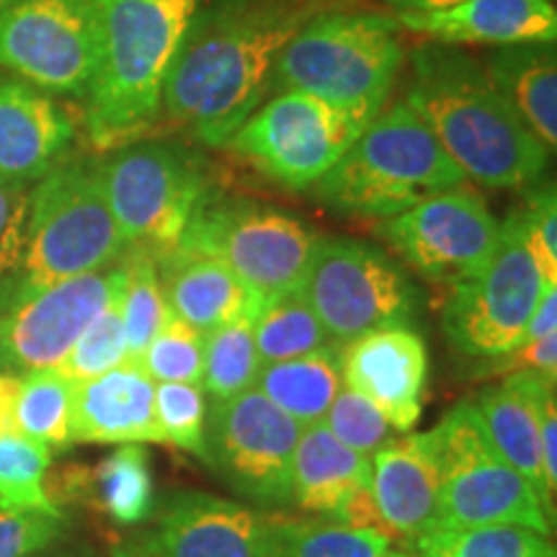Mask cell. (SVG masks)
I'll return each mask as SVG.
<instances>
[{
	"label": "cell",
	"instance_id": "24",
	"mask_svg": "<svg viewBox=\"0 0 557 557\" xmlns=\"http://www.w3.org/2000/svg\"><path fill=\"white\" fill-rule=\"evenodd\" d=\"M158 276L165 302L176 318L207 333L238 318H256L261 299L220 261L191 250L173 248L158 259Z\"/></svg>",
	"mask_w": 557,
	"mask_h": 557
},
{
	"label": "cell",
	"instance_id": "9",
	"mask_svg": "<svg viewBox=\"0 0 557 557\" xmlns=\"http://www.w3.org/2000/svg\"><path fill=\"white\" fill-rule=\"evenodd\" d=\"M0 67L39 90L88 99L101 67L96 0H11L0 9Z\"/></svg>",
	"mask_w": 557,
	"mask_h": 557
},
{
	"label": "cell",
	"instance_id": "34",
	"mask_svg": "<svg viewBox=\"0 0 557 557\" xmlns=\"http://www.w3.org/2000/svg\"><path fill=\"white\" fill-rule=\"evenodd\" d=\"M259 372L261 361L253 341V318H238L207 333L201 389L212 403L230 400L246 389H253Z\"/></svg>",
	"mask_w": 557,
	"mask_h": 557
},
{
	"label": "cell",
	"instance_id": "6",
	"mask_svg": "<svg viewBox=\"0 0 557 557\" xmlns=\"http://www.w3.org/2000/svg\"><path fill=\"white\" fill-rule=\"evenodd\" d=\"M90 160L58 163L32 186L29 230L21 278L13 292H29L114 267L127 250Z\"/></svg>",
	"mask_w": 557,
	"mask_h": 557
},
{
	"label": "cell",
	"instance_id": "18",
	"mask_svg": "<svg viewBox=\"0 0 557 557\" xmlns=\"http://www.w3.org/2000/svg\"><path fill=\"white\" fill-rule=\"evenodd\" d=\"M436 524H513L534 529L545 537L553 532L537 491L493 449L462 459L438 475Z\"/></svg>",
	"mask_w": 557,
	"mask_h": 557
},
{
	"label": "cell",
	"instance_id": "28",
	"mask_svg": "<svg viewBox=\"0 0 557 557\" xmlns=\"http://www.w3.org/2000/svg\"><path fill=\"white\" fill-rule=\"evenodd\" d=\"M88 493L111 521L135 527L156 513V483L143 444H122L88 475Z\"/></svg>",
	"mask_w": 557,
	"mask_h": 557
},
{
	"label": "cell",
	"instance_id": "38",
	"mask_svg": "<svg viewBox=\"0 0 557 557\" xmlns=\"http://www.w3.org/2000/svg\"><path fill=\"white\" fill-rule=\"evenodd\" d=\"M152 406H156L158 426L163 431V442L205 459L207 400L201 385L156 382Z\"/></svg>",
	"mask_w": 557,
	"mask_h": 557
},
{
	"label": "cell",
	"instance_id": "51",
	"mask_svg": "<svg viewBox=\"0 0 557 557\" xmlns=\"http://www.w3.org/2000/svg\"><path fill=\"white\" fill-rule=\"evenodd\" d=\"M11 3V0H0V9H3V5H9Z\"/></svg>",
	"mask_w": 557,
	"mask_h": 557
},
{
	"label": "cell",
	"instance_id": "41",
	"mask_svg": "<svg viewBox=\"0 0 557 557\" xmlns=\"http://www.w3.org/2000/svg\"><path fill=\"white\" fill-rule=\"evenodd\" d=\"M519 233L545 284H557V201L555 186L532 194L527 207L506 218Z\"/></svg>",
	"mask_w": 557,
	"mask_h": 557
},
{
	"label": "cell",
	"instance_id": "11",
	"mask_svg": "<svg viewBox=\"0 0 557 557\" xmlns=\"http://www.w3.org/2000/svg\"><path fill=\"white\" fill-rule=\"evenodd\" d=\"M367 124L331 103L284 88L248 116L227 148L292 189H310L333 171Z\"/></svg>",
	"mask_w": 557,
	"mask_h": 557
},
{
	"label": "cell",
	"instance_id": "39",
	"mask_svg": "<svg viewBox=\"0 0 557 557\" xmlns=\"http://www.w3.org/2000/svg\"><path fill=\"white\" fill-rule=\"evenodd\" d=\"M320 423L341 444H346L348 449L364 457H374V451L385 447L389 438H393V426L387 423V418L372 403L351 393L348 387H341L336 400L331 403L329 413Z\"/></svg>",
	"mask_w": 557,
	"mask_h": 557
},
{
	"label": "cell",
	"instance_id": "1",
	"mask_svg": "<svg viewBox=\"0 0 557 557\" xmlns=\"http://www.w3.org/2000/svg\"><path fill=\"white\" fill-rule=\"evenodd\" d=\"M287 5H233L194 21L163 88V109L201 143L222 148L259 109L276 62L302 29Z\"/></svg>",
	"mask_w": 557,
	"mask_h": 557
},
{
	"label": "cell",
	"instance_id": "26",
	"mask_svg": "<svg viewBox=\"0 0 557 557\" xmlns=\"http://www.w3.org/2000/svg\"><path fill=\"white\" fill-rule=\"evenodd\" d=\"M485 70L500 96L553 152L557 145V60L553 45L500 47Z\"/></svg>",
	"mask_w": 557,
	"mask_h": 557
},
{
	"label": "cell",
	"instance_id": "50",
	"mask_svg": "<svg viewBox=\"0 0 557 557\" xmlns=\"http://www.w3.org/2000/svg\"><path fill=\"white\" fill-rule=\"evenodd\" d=\"M385 557H408V555L398 553V549H387V555H385Z\"/></svg>",
	"mask_w": 557,
	"mask_h": 557
},
{
	"label": "cell",
	"instance_id": "31",
	"mask_svg": "<svg viewBox=\"0 0 557 557\" xmlns=\"http://www.w3.org/2000/svg\"><path fill=\"white\" fill-rule=\"evenodd\" d=\"M387 540L331 519H284L271 513L269 557H385Z\"/></svg>",
	"mask_w": 557,
	"mask_h": 557
},
{
	"label": "cell",
	"instance_id": "25",
	"mask_svg": "<svg viewBox=\"0 0 557 557\" xmlns=\"http://www.w3.org/2000/svg\"><path fill=\"white\" fill-rule=\"evenodd\" d=\"M372 480V459L341 444L323 423L305 426L292 455L289 504L331 519L341 504Z\"/></svg>",
	"mask_w": 557,
	"mask_h": 557
},
{
	"label": "cell",
	"instance_id": "15",
	"mask_svg": "<svg viewBox=\"0 0 557 557\" xmlns=\"http://www.w3.org/2000/svg\"><path fill=\"white\" fill-rule=\"evenodd\" d=\"M380 233L418 274L451 287L491 263L500 222L475 189L459 184L385 220Z\"/></svg>",
	"mask_w": 557,
	"mask_h": 557
},
{
	"label": "cell",
	"instance_id": "47",
	"mask_svg": "<svg viewBox=\"0 0 557 557\" xmlns=\"http://www.w3.org/2000/svg\"><path fill=\"white\" fill-rule=\"evenodd\" d=\"M16 393H18V377L0 372V434L16 429Z\"/></svg>",
	"mask_w": 557,
	"mask_h": 557
},
{
	"label": "cell",
	"instance_id": "49",
	"mask_svg": "<svg viewBox=\"0 0 557 557\" xmlns=\"http://www.w3.org/2000/svg\"><path fill=\"white\" fill-rule=\"evenodd\" d=\"M111 557H160L158 549L152 547L148 534H139V537L124 542V545H116Z\"/></svg>",
	"mask_w": 557,
	"mask_h": 557
},
{
	"label": "cell",
	"instance_id": "44",
	"mask_svg": "<svg viewBox=\"0 0 557 557\" xmlns=\"http://www.w3.org/2000/svg\"><path fill=\"white\" fill-rule=\"evenodd\" d=\"M331 521H338V524H346L351 529H364V532H372V534H377V537L387 540L389 545L403 542L400 534L395 532V529L385 521V517L380 513V508H377V504H374L369 485L354 491L351 496L341 504L338 511L333 513Z\"/></svg>",
	"mask_w": 557,
	"mask_h": 557
},
{
	"label": "cell",
	"instance_id": "33",
	"mask_svg": "<svg viewBox=\"0 0 557 557\" xmlns=\"http://www.w3.org/2000/svg\"><path fill=\"white\" fill-rule=\"evenodd\" d=\"M124 267V331H127L129 361H137L158 336L171 315L158 276V259L148 248L129 246L122 256Z\"/></svg>",
	"mask_w": 557,
	"mask_h": 557
},
{
	"label": "cell",
	"instance_id": "40",
	"mask_svg": "<svg viewBox=\"0 0 557 557\" xmlns=\"http://www.w3.org/2000/svg\"><path fill=\"white\" fill-rule=\"evenodd\" d=\"M32 186L0 176V299L16 289L26 253Z\"/></svg>",
	"mask_w": 557,
	"mask_h": 557
},
{
	"label": "cell",
	"instance_id": "3",
	"mask_svg": "<svg viewBox=\"0 0 557 557\" xmlns=\"http://www.w3.org/2000/svg\"><path fill=\"white\" fill-rule=\"evenodd\" d=\"M201 0H96L101 67L86 124L99 148L129 145L156 127L163 88Z\"/></svg>",
	"mask_w": 557,
	"mask_h": 557
},
{
	"label": "cell",
	"instance_id": "5",
	"mask_svg": "<svg viewBox=\"0 0 557 557\" xmlns=\"http://www.w3.org/2000/svg\"><path fill=\"white\" fill-rule=\"evenodd\" d=\"M398 32V21L385 13H323L289 39L276 78L369 124L385 109L403 67Z\"/></svg>",
	"mask_w": 557,
	"mask_h": 557
},
{
	"label": "cell",
	"instance_id": "16",
	"mask_svg": "<svg viewBox=\"0 0 557 557\" xmlns=\"http://www.w3.org/2000/svg\"><path fill=\"white\" fill-rule=\"evenodd\" d=\"M148 537L160 557H269L271 513L209 493H171Z\"/></svg>",
	"mask_w": 557,
	"mask_h": 557
},
{
	"label": "cell",
	"instance_id": "46",
	"mask_svg": "<svg viewBox=\"0 0 557 557\" xmlns=\"http://www.w3.org/2000/svg\"><path fill=\"white\" fill-rule=\"evenodd\" d=\"M549 333H557V284H545L542 297L529 318L524 341L545 338Z\"/></svg>",
	"mask_w": 557,
	"mask_h": 557
},
{
	"label": "cell",
	"instance_id": "8",
	"mask_svg": "<svg viewBox=\"0 0 557 557\" xmlns=\"http://www.w3.org/2000/svg\"><path fill=\"white\" fill-rule=\"evenodd\" d=\"M315 238L302 220L278 209L201 197L176 248L220 261L267 302L302 287Z\"/></svg>",
	"mask_w": 557,
	"mask_h": 557
},
{
	"label": "cell",
	"instance_id": "14",
	"mask_svg": "<svg viewBox=\"0 0 557 557\" xmlns=\"http://www.w3.org/2000/svg\"><path fill=\"white\" fill-rule=\"evenodd\" d=\"M124 284L122 259L94 274L0 299V372L26 377L58 369L70 348Z\"/></svg>",
	"mask_w": 557,
	"mask_h": 557
},
{
	"label": "cell",
	"instance_id": "2",
	"mask_svg": "<svg viewBox=\"0 0 557 557\" xmlns=\"http://www.w3.org/2000/svg\"><path fill=\"white\" fill-rule=\"evenodd\" d=\"M406 103L465 178L485 189H527L547 169L549 150L493 86L485 65L449 45L413 52Z\"/></svg>",
	"mask_w": 557,
	"mask_h": 557
},
{
	"label": "cell",
	"instance_id": "43",
	"mask_svg": "<svg viewBox=\"0 0 557 557\" xmlns=\"http://www.w3.org/2000/svg\"><path fill=\"white\" fill-rule=\"evenodd\" d=\"M529 372L545 377L549 385H555L557 377V333H549L545 338L524 341L513 351L496 357L491 374H517Z\"/></svg>",
	"mask_w": 557,
	"mask_h": 557
},
{
	"label": "cell",
	"instance_id": "29",
	"mask_svg": "<svg viewBox=\"0 0 557 557\" xmlns=\"http://www.w3.org/2000/svg\"><path fill=\"white\" fill-rule=\"evenodd\" d=\"M253 341L261 367L308 357L333 344L299 289L261 302L253 318Z\"/></svg>",
	"mask_w": 557,
	"mask_h": 557
},
{
	"label": "cell",
	"instance_id": "10",
	"mask_svg": "<svg viewBox=\"0 0 557 557\" xmlns=\"http://www.w3.org/2000/svg\"><path fill=\"white\" fill-rule=\"evenodd\" d=\"M101 186L127 246L171 253L205 197V176L186 150L160 143L124 145L99 165Z\"/></svg>",
	"mask_w": 557,
	"mask_h": 557
},
{
	"label": "cell",
	"instance_id": "13",
	"mask_svg": "<svg viewBox=\"0 0 557 557\" xmlns=\"http://www.w3.org/2000/svg\"><path fill=\"white\" fill-rule=\"evenodd\" d=\"M302 434L261 389H246L207 408L205 462L222 483L253 504H289L292 455Z\"/></svg>",
	"mask_w": 557,
	"mask_h": 557
},
{
	"label": "cell",
	"instance_id": "45",
	"mask_svg": "<svg viewBox=\"0 0 557 557\" xmlns=\"http://www.w3.org/2000/svg\"><path fill=\"white\" fill-rule=\"evenodd\" d=\"M540 451H542V478L549 498L557 496V406L555 389L540 403Z\"/></svg>",
	"mask_w": 557,
	"mask_h": 557
},
{
	"label": "cell",
	"instance_id": "48",
	"mask_svg": "<svg viewBox=\"0 0 557 557\" xmlns=\"http://www.w3.org/2000/svg\"><path fill=\"white\" fill-rule=\"evenodd\" d=\"M398 13H426V11H444L451 5L465 3V0H387Z\"/></svg>",
	"mask_w": 557,
	"mask_h": 557
},
{
	"label": "cell",
	"instance_id": "36",
	"mask_svg": "<svg viewBox=\"0 0 557 557\" xmlns=\"http://www.w3.org/2000/svg\"><path fill=\"white\" fill-rule=\"evenodd\" d=\"M124 284L114 292L107 308L90 320V325L81 333L75 346L62 359L58 367L70 382H86L109 372V369L129 361L127 354V331H124V312H122Z\"/></svg>",
	"mask_w": 557,
	"mask_h": 557
},
{
	"label": "cell",
	"instance_id": "30",
	"mask_svg": "<svg viewBox=\"0 0 557 557\" xmlns=\"http://www.w3.org/2000/svg\"><path fill=\"white\" fill-rule=\"evenodd\" d=\"M73 393L60 369H41L18 377L16 429L50 451L73 447Z\"/></svg>",
	"mask_w": 557,
	"mask_h": 557
},
{
	"label": "cell",
	"instance_id": "42",
	"mask_svg": "<svg viewBox=\"0 0 557 557\" xmlns=\"http://www.w3.org/2000/svg\"><path fill=\"white\" fill-rule=\"evenodd\" d=\"M65 513L0 508V557H34L60 537Z\"/></svg>",
	"mask_w": 557,
	"mask_h": 557
},
{
	"label": "cell",
	"instance_id": "23",
	"mask_svg": "<svg viewBox=\"0 0 557 557\" xmlns=\"http://www.w3.org/2000/svg\"><path fill=\"white\" fill-rule=\"evenodd\" d=\"M369 491L403 542L413 545L434 529L438 475L426 434L393 436L374 451Z\"/></svg>",
	"mask_w": 557,
	"mask_h": 557
},
{
	"label": "cell",
	"instance_id": "35",
	"mask_svg": "<svg viewBox=\"0 0 557 557\" xmlns=\"http://www.w3.org/2000/svg\"><path fill=\"white\" fill-rule=\"evenodd\" d=\"M52 451L21 431L0 434V508L62 513L47 498L45 480Z\"/></svg>",
	"mask_w": 557,
	"mask_h": 557
},
{
	"label": "cell",
	"instance_id": "20",
	"mask_svg": "<svg viewBox=\"0 0 557 557\" xmlns=\"http://www.w3.org/2000/svg\"><path fill=\"white\" fill-rule=\"evenodd\" d=\"M75 139V122L58 101L24 81L0 75V176L34 184Z\"/></svg>",
	"mask_w": 557,
	"mask_h": 557
},
{
	"label": "cell",
	"instance_id": "27",
	"mask_svg": "<svg viewBox=\"0 0 557 557\" xmlns=\"http://www.w3.org/2000/svg\"><path fill=\"white\" fill-rule=\"evenodd\" d=\"M341 346L344 344L333 341L308 357L261 367L256 389H261L278 410H284L302 429L315 426L344 387Z\"/></svg>",
	"mask_w": 557,
	"mask_h": 557
},
{
	"label": "cell",
	"instance_id": "22",
	"mask_svg": "<svg viewBox=\"0 0 557 557\" xmlns=\"http://www.w3.org/2000/svg\"><path fill=\"white\" fill-rule=\"evenodd\" d=\"M549 389H555V385H549L540 374H506L500 385L485 387L478 395L475 406L493 451L537 491L547 519L553 521L555 498H549L542 478L540 451V403Z\"/></svg>",
	"mask_w": 557,
	"mask_h": 557
},
{
	"label": "cell",
	"instance_id": "37",
	"mask_svg": "<svg viewBox=\"0 0 557 557\" xmlns=\"http://www.w3.org/2000/svg\"><path fill=\"white\" fill-rule=\"evenodd\" d=\"M137 364L148 372L152 382H181L201 385L205 372V333L171 312L150 346L145 348Z\"/></svg>",
	"mask_w": 557,
	"mask_h": 557
},
{
	"label": "cell",
	"instance_id": "32",
	"mask_svg": "<svg viewBox=\"0 0 557 557\" xmlns=\"http://www.w3.org/2000/svg\"><path fill=\"white\" fill-rule=\"evenodd\" d=\"M421 557H555L545 534L513 524L429 529L413 542Z\"/></svg>",
	"mask_w": 557,
	"mask_h": 557
},
{
	"label": "cell",
	"instance_id": "12",
	"mask_svg": "<svg viewBox=\"0 0 557 557\" xmlns=\"http://www.w3.org/2000/svg\"><path fill=\"white\" fill-rule=\"evenodd\" d=\"M545 278L511 222H500V243L491 263L465 282L451 284L442 325L465 357L496 359L524 344Z\"/></svg>",
	"mask_w": 557,
	"mask_h": 557
},
{
	"label": "cell",
	"instance_id": "7",
	"mask_svg": "<svg viewBox=\"0 0 557 557\" xmlns=\"http://www.w3.org/2000/svg\"><path fill=\"white\" fill-rule=\"evenodd\" d=\"M302 297L336 344L385 329H413L421 295L385 250L357 238L312 243Z\"/></svg>",
	"mask_w": 557,
	"mask_h": 557
},
{
	"label": "cell",
	"instance_id": "4",
	"mask_svg": "<svg viewBox=\"0 0 557 557\" xmlns=\"http://www.w3.org/2000/svg\"><path fill=\"white\" fill-rule=\"evenodd\" d=\"M465 181L426 124L400 101L359 132L315 189L338 212L389 220Z\"/></svg>",
	"mask_w": 557,
	"mask_h": 557
},
{
	"label": "cell",
	"instance_id": "19",
	"mask_svg": "<svg viewBox=\"0 0 557 557\" xmlns=\"http://www.w3.org/2000/svg\"><path fill=\"white\" fill-rule=\"evenodd\" d=\"M403 29L431 37L436 45H555L553 0H465L444 11L398 13Z\"/></svg>",
	"mask_w": 557,
	"mask_h": 557
},
{
	"label": "cell",
	"instance_id": "21",
	"mask_svg": "<svg viewBox=\"0 0 557 557\" xmlns=\"http://www.w3.org/2000/svg\"><path fill=\"white\" fill-rule=\"evenodd\" d=\"M152 398L156 382L137 361L78 382L73 393V444H165Z\"/></svg>",
	"mask_w": 557,
	"mask_h": 557
},
{
	"label": "cell",
	"instance_id": "17",
	"mask_svg": "<svg viewBox=\"0 0 557 557\" xmlns=\"http://www.w3.org/2000/svg\"><path fill=\"white\" fill-rule=\"evenodd\" d=\"M341 374L344 385L372 403L400 434L421 418L429 351L413 329H385L348 341L341 346Z\"/></svg>",
	"mask_w": 557,
	"mask_h": 557
}]
</instances>
